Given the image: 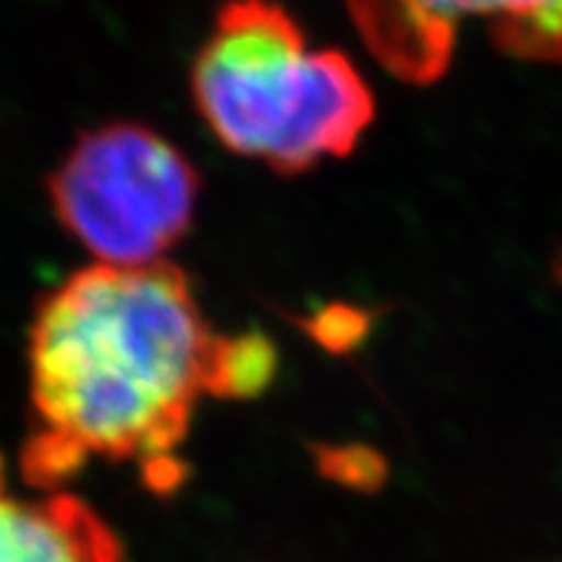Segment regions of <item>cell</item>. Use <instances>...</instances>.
Instances as JSON below:
<instances>
[{"label": "cell", "instance_id": "cell-1", "mask_svg": "<svg viewBox=\"0 0 562 562\" xmlns=\"http://www.w3.org/2000/svg\"><path fill=\"white\" fill-rule=\"evenodd\" d=\"M176 265H89L37 304L30 391L37 428L23 476L60 491L89 457L138 462L156 491L184 476L176 457L215 391L222 350Z\"/></svg>", "mask_w": 562, "mask_h": 562}, {"label": "cell", "instance_id": "cell-2", "mask_svg": "<svg viewBox=\"0 0 562 562\" xmlns=\"http://www.w3.org/2000/svg\"><path fill=\"white\" fill-rule=\"evenodd\" d=\"M193 101L229 153L276 172L345 158L376 119L364 75L313 46L276 0H227L193 64Z\"/></svg>", "mask_w": 562, "mask_h": 562}, {"label": "cell", "instance_id": "cell-3", "mask_svg": "<svg viewBox=\"0 0 562 562\" xmlns=\"http://www.w3.org/2000/svg\"><path fill=\"white\" fill-rule=\"evenodd\" d=\"M201 178L181 149L133 121L95 126L75 140L49 178L60 227L92 265L170 261L199 210Z\"/></svg>", "mask_w": 562, "mask_h": 562}, {"label": "cell", "instance_id": "cell-4", "mask_svg": "<svg viewBox=\"0 0 562 562\" xmlns=\"http://www.w3.org/2000/svg\"><path fill=\"white\" fill-rule=\"evenodd\" d=\"M350 12L370 49L416 81L445 72L462 18L488 21L517 58L562 60V0H350Z\"/></svg>", "mask_w": 562, "mask_h": 562}, {"label": "cell", "instance_id": "cell-5", "mask_svg": "<svg viewBox=\"0 0 562 562\" xmlns=\"http://www.w3.org/2000/svg\"><path fill=\"white\" fill-rule=\"evenodd\" d=\"M0 562H124V546L81 496L9 491L0 459Z\"/></svg>", "mask_w": 562, "mask_h": 562}, {"label": "cell", "instance_id": "cell-6", "mask_svg": "<svg viewBox=\"0 0 562 562\" xmlns=\"http://www.w3.org/2000/svg\"><path fill=\"white\" fill-rule=\"evenodd\" d=\"M279 356L265 336H224L215 364V391L218 400H252L276 376Z\"/></svg>", "mask_w": 562, "mask_h": 562}, {"label": "cell", "instance_id": "cell-7", "mask_svg": "<svg viewBox=\"0 0 562 562\" xmlns=\"http://www.w3.org/2000/svg\"><path fill=\"white\" fill-rule=\"evenodd\" d=\"M325 474L336 482L353 485V488H373L385 474V462L368 448H339L322 457Z\"/></svg>", "mask_w": 562, "mask_h": 562}, {"label": "cell", "instance_id": "cell-8", "mask_svg": "<svg viewBox=\"0 0 562 562\" xmlns=\"http://www.w3.org/2000/svg\"><path fill=\"white\" fill-rule=\"evenodd\" d=\"M364 334V325H359V318L356 313L348 311H330L322 316V322L316 325V336L325 341L327 348H336V345H350L356 341L359 336Z\"/></svg>", "mask_w": 562, "mask_h": 562}, {"label": "cell", "instance_id": "cell-9", "mask_svg": "<svg viewBox=\"0 0 562 562\" xmlns=\"http://www.w3.org/2000/svg\"><path fill=\"white\" fill-rule=\"evenodd\" d=\"M557 279H560V281H562V259H560V261H557Z\"/></svg>", "mask_w": 562, "mask_h": 562}]
</instances>
